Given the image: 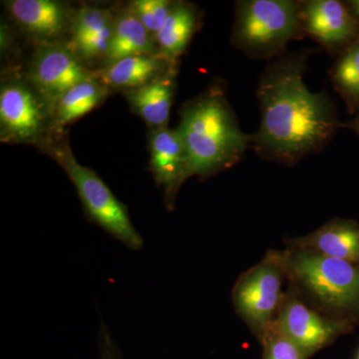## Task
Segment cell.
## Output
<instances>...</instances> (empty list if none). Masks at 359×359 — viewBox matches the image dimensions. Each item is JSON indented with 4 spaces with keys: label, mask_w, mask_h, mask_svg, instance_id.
Returning <instances> with one entry per match:
<instances>
[{
    "label": "cell",
    "mask_w": 359,
    "mask_h": 359,
    "mask_svg": "<svg viewBox=\"0 0 359 359\" xmlns=\"http://www.w3.org/2000/svg\"><path fill=\"white\" fill-rule=\"evenodd\" d=\"M309 52H285L271 61L257 85L261 124L250 145L259 157L283 166L320 152L341 127L327 92L313 93L304 82Z\"/></svg>",
    "instance_id": "6da1fadb"
},
{
    "label": "cell",
    "mask_w": 359,
    "mask_h": 359,
    "mask_svg": "<svg viewBox=\"0 0 359 359\" xmlns=\"http://www.w3.org/2000/svg\"><path fill=\"white\" fill-rule=\"evenodd\" d=\"M177 130L185 149L187 180H207L231 169L252 143V136L241 129L219 83L182 107Z\"/></svg>",
    "instance_id": "7a4b0ae2"
},
{
    "label": "cell",
    "mask_w": 359,
    "mask_h": 359,
    "mask_svg": "<svg viewBox=\"0 0 359 359\" xmlns=\"http://www.w3.org/2000/svg\"><path fill=\"white\" fill-rule=\"evenodd\" d=\"M287 283L311 308L330 320L359 325V268L285 244Z\"/></svg>",
    "instance_id": "3957f363"
},
{
    "label": "cell",
    "mask_w": 359,
    "mask_h": 359,
    "mask_svg": "<svg viewBox=\"0 0 359 359\" xmlns=\"http://www.w3.org/2000/svg\"><path fill=\"white\" fill-rule=\"evenodd\" d=\"M306 36L299 1L241 0L236 4L231 42L255 60L273 61L285 54L294 40Z\"/></svg>",
    "instance_id": "277c9868"
},
{
    "label": "cell",
    "mask_w": 359,
    "mask_h": 359,
    "mask_svg": "<svg viewBox=\"0 0 359 359\" xmlns=\"http://www.w3.org/2000/svg\"><path fill=\"white\" fill-rule=\"evenodd\" d=\"M49 154L69 177L87 218L128 249H143V238L132 224L126 205L115 197L103 180L93 170L80 165L66 144L51 147Z\"/></svg>",
    "instance_id": "5b68a950"
},
{
    "label": "cell",
    "mask_w": 359,
    "mask_h": 359,
    "mask_svg": "<svg viewBox=\"0 0 359 359\" xmlns=\"http://www.w3.org/2000/svg\"><path fill=\"white\" fill-rule=\"evenodd\" d=\"M287 287L282 250H269L263 259L238 276L231 302L257 341L273 325Z\"/></svg>",
    "instance_id": "8992f818"
},
{
    "label": "cell",
    "mask_w": 359,
    "mask_h": 359,
    "mask_svg": "<svg viewBox=\"0 0 359 359\" xmlns=\"http://www.w3.org/2000/svg\"><path fill=\"white\" fill-rule=\"evenodd\" d=\"M53 116L50 106L27 80L11 79L0 90L1 141L40 144Z\"/></svg>",
    "instance_id": "52a82bcc"
},
{
    "label": "cell",
    "mask_w": 359,
    "mask_h": 359,
    "mask_svg": "<svg viewBox=\"0 0 359 359\" xmlns=\"http://www.w3.org/2000/svg\"><path fill=\"white\" fill-rule=\"evenodd\" d=\"M273 323L308 359L354 330L311 308L287 283Z\"/></svg>",
    "instance_id": "ba28073f"
},
{
    "label": "cell",
    "mask_w": 359,
    "mask_h": 359,
    "mask_svg": "<svg viewBox=\"0 0 359 359\" xmlns=\"http://www.w3.org/2000/svg\"><path fill=\"white\" fill-rule=\"evenodd\" d=\"M94 77L70 47L42 44L29 65L26 80L50 106L52 112L61 98L77 84Z\"/></svg>",
    "instance_id": "9c48e42d"
},
{
    "label": "cell",
    "mask_w": 359,
    "mask_h": 359,
    "mask_svg": "<svg viewBox=\"0 0 359 359\" xmlns=\"http://www.w3.org/2000/svg\"><path fill=\"white\" fill-rule=\"evenodd\" d=\"M302 32L325 50L339 55L359 35V20L339 0L299 1Z\"/></svg>",
    "instance_id": "30bf717a"
},
{
    "label": "cell",
    "mask_w": 359,
    "mask_h": 359,
    "mask_svg": "<svg viewBox=\"0 0 359 359\" xmlns=\"http://www.w3.org/2000/svg\"><path fill=\"white\" fill-rule=\"evenodd\" d=\"M6 6L16 23L43 44L57 43L71 30L75 15L69 7L53 0H11Z\"/></svg>",
    "instance_id": "8fae6325"
},
{
    "label": "cell",
    "mask_w": 359,
    "mask_h": 359,
    "mask_svg": "<svg viewBox=\"0 0 359 359\" xmlns=\"http://www.w3.org/2000/svg\"><path fill=\"white\" fill-rule=\"evenodd\" d=\"M151 170L165 191L166 205L173 209L180 188L187 181L186 157L178 130L155 129L150 138Z\"/></svg>",
    "instance_id": "7c38bea8"
},
{
    "label": "cell",
    "mask_w": 359,
    "mask_h": 359,
    "mask_svg": "<svg viewBox=\"0 0 359 359\" xmlns=\"http://www.w3.org/2000/svg\"><path fill=\"white\" fill-rule=\"evenodd\" d=\"M285 244L346 262L359 268V223L354 219H330L309 235L287 238Z\"/></svg>",
    "instance_id": "4fadbf2b"
},
{
    "label": "cell",
    "mask_w": 359,
    "mask_h": 359,
    "mask_svg": "<svg viewBox=\"0 0 359 359\" xmlns=\"http://www.w3.org/2000/svg\"><path fill=\"white\" fill-rule=\"evenodd\" d=\"M114 20L109 11L84 6L75 13L71 26L73 50L83 62L105 59L109 50Z\"/></svg>",
    "instance_id": "5bb4252c"
},
{
    "label": "cell",
    "mask_w": 359,
    "mask_h": 359,
    "mask_svg": "<svg viewBox=\"0 0 359 359\" xmlns=\"http://www.w3.org/2000/svg\"><path fill=\"white\" fill-rule=\"evenodd\" d=\"M173 68L175 63L159 53L144 54L121 59L105 66L104 69L94 73V76L108 89L129 91L149 83Z\"/></svg>",
    "instance_id": "9a60e30c"
},
{
    "label": "cell",
    "mask_w": 359,
    "mask_h": 359,
    "mask_svg": "<svg viewBox=\"0 0 359 359\" xmlns=\"http://www.w3.org/2000/svg\"><path fill=\"white\" fill-rule=\"evenodd\" d=\"M175 68L139 88L125 91V96L137 113L155 129L167 127L175 94Z\"/></svg>",
    "instance_id": "2e32d148"
},
{
    "label": "cell",
    "mask_w": 359,
    "mask_h": 359,
    "mask_svg": "<svg viewBox=\"0 0 359 359\" xmlns=\"http://www.w3.org/2000/svg\"><path fill=\"white\" fill-rule=\"evenodd\" d=\"M199 13L193 4L174 2L166 21L156 33L158 53L171 62L181 57L197 30Z\"/></svg>",
    "instance_id": "e0dca14e"
},
{
    "label": "cell",
    "mask_w": 359,
    "mask_h": 359,
    "mask_svg": "<svg viewBox=\"0 0 359 359\" xmlns=\"http://www.w3.org/2000/svg\"><path fill=\"white\" fill-rule=\"evenodd\" d=\"M154 53V41L129 9L114 20L109 50L104 63L106 66L131 56Z\"/></svg>",
    "instance_id": "ac0fdd59"
},
{
    "label": "cell",
    "mask_w": 359,
    "mask_h": 359,
    "mask_svg": "<svg viewBox=\"0 0 359 359\" xmlns=\"http://www.w3.org/2000/svg\"><path fill=\"white\" fill-rule=\"evenodd\" d=\"M109 93V89L95 76L77 84L59 100L53 111V123L57 128L83 117L96 108Z\"/></svg>",
    "instance_id": "d6986e66"
},
{
    "label": "cell",
    "mask_w": 359,
    "mask_h": 359,
    "mask_svg": "<svg viewBox=\"0 0 359 359\" xmlns=\"http://www.w3.org/2000/svg\"><path fill=\"white\" fill-rule=\"evenodd\" d=\"M330 77L349 109L359 111V35L337 55Z\"/></svg>",
    "instance_id": "ffe728a7"
},
{
    "label": "cell",
    "mask_w": 359,
    "mask_h": 359,
    "mask_svg": "<svg viewBox=\"0 0 359 359\" xmlns=\"http://www.w3.org/2000/svg\"><path fill=\"white\" fill-rule=\"evenodd\" d=\"M173 4L167 0H136L128 9L150 34L155 35L166 21Z\"/></svg>",
    "instance_id": "44dd1931"
},
{
    "label": "cell",
    "mask_w": 359,
    "mask_h": 359,
    "mask_svg": "<svg viewBox=\"0 0 359 359\" xmlns=\"http://www.w3.org/2000/svg\"><path fill=\"white\" fill-rule=\"evenodd\" d=\"M259 342L263 348L262 359H308L273 323Z\"/></svg>",
    "instance_id": "7402d4cb"
},
{
    "label": "cell",
    "mask_w": 359,
    "mask_h": 359,
    "mask_svg": "<svg viewBox=\"0 0 359 359\" xmlns=\"http://www.w3.org/2000/svg\"><path fill=\"white\" fill-rule=\"evenodd\" d=\"M99 359H124L121 351L105 323H101L98 332Z\"/></svg>",
    "instance_id": "603a6c76"
},
{
    "label": "cell",
    "mask_w": 359,
    "mask_h": 359,
    "mask_svg": "<svg viewBox=\"0 0 359 359\" xmlns=\"http://www.w3.org/2000/svg\"><path fill=\"white\" fill-rule=\"evenodd\" d=\"M346 4L349 11L359 20V0H351V1H346Z\"/></svg>",
    "instance_id": "cb8c5ba5"
},
{
    "label": "cell",
    "mask_w": 359,
    "mask_h": 359,
    "mask_svg": "<svg viewBox=\"0 0 359 359\" xmlns=\"http://www.w3.org/2000/svg\"><path fill=\"white\" fill-rule=\"evenodd\" d=\"M349 128L353 130L354 133L358 134L359 137V111L356 112L355 116L348 123Z\"/></svg>",
    "instance_id": "d4e9b609"
},
{
    "label": "cell",
    "mask_w": 359,
    "mask_h": 359,
    "mask_svg": "<svg viewBox=\"0 0 359 359\" xmlns=\"http://www.w3.org/2000/svg\"><path fill=\"white\" fill-rule=\"evenodd\" d=\"M356 359H359V349H358V355H356Z\"/></svg>",
    "instance_id": "484cf974"
}]
</instances>
